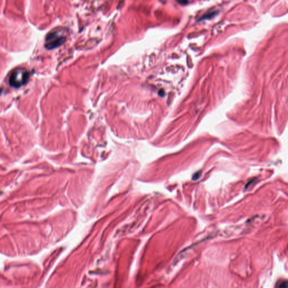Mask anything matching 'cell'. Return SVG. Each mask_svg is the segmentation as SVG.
Returning a JSON list of instances; mask_svg holds the SVG:
<instances>
[{"label":"cell","mask_w":288,"mask_h":288,"mask_svg":"<svg viewBox=\"0 0 288 288\" xmlns=\"http://www.w3.org/2000/svg\"><path fill=\"white\" fill-rule=\"evenodd\" d=\"M178 2H179L181 4H183V5H185V4L188 3V1H178Z\"/></svg>","instance_id":"5"},{"label":"cell","mask_w":288,"mask_h":288,"mask_svg":"<svg viewBox=\"0 0 288 288\" xmlns=\"http://www.w3.org/2000/svg\"><path fill=\"white\" fill-rule=\"evenodd\" d=\"M67 32L63 27H56L51 30L46 37L45 47L50 50L59 47L66 41Z\"/></svg>","instance_id":"1"},{"label":"cell","mask_w":288,"mask_h":288,"mask_svg":"<svg viewBox=\"0 0 288 288\" xmlns=\"http://www.w3.org/2000/svg\"><path fill=\"white\" fill-rule=\"evenodd\" d=\"M30 76V73L24 68L14 69L10 74L9 83L12 87L18 89L26 84Z\"/></svg>","instance_id":"2"},{"label":"cell","mask_w":288,"mask_h":288,"mask_svg":"<svg viewBox=\"0 0 288 288\" xmlns=\"http://www.w3.org/2000/svg\"><path fill=\"white\" fill-rule=\"evenodd\" d=\"M200 175H201V173H200V172H197V173H195V174L193 175V176H192V180H198V179L199 178V177H200Z\"/></svg>","instance_id":"4"},{"label":"cell","mask_w":288,"mask_h":288,"mask_svg":"<svg viewBox=\"0 0 288 288\" xmlns=\"http://www.w3.org/2000/svg\"><path fill=\"white\" fill-rule=\"evenodd\" d=\"M216 12H211V13H210V14H207L205 15L203 17L201 18L200 20H204V19H207L211 18L213 16H214L216 14Z\"/></svg>","instance_id":"3"}]
</instances>
